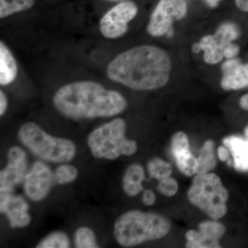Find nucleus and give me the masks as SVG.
Listing matches in <instances>:
<instances>
[{"label":"nucleus","instance_id":"1","mask_svg":"<svg viewBox=\"0 0 248 248\" xmlns=\"http://www.w3.org/2000/svg\"><path fill=\"white\" fill-rule=\"evenodd\" d=\"M170 71L168 54L149 45L134 47L121 53L107 67L111 80L138 91L163 87L169 81Z\"/></svg>","mask_w":248,"mask_h":248},{"label":"nucleus","instance_id":"2","mask_svg":"<svg viewBox=\"0 0 248 248\" xmlns=\"http://www.w3.org/2000/svg\"><path fill=\"white\" fill-rule=\"evenodd\" d=\"M53 104L62 115L78 120L118 115L127 102L117 91L94 81H81L60 88L54 95Z\"/></svg>","mask_w":248,"mask_h":248},{"label":"nucleus","instance_id":"3","mask_svg":"<svg viewBox=\"0 0 248 248\" xmlns=\"http://www.w3.org/2000/svg\"><path fill=\"white\" fill-rule=\"evenodd\" d=\"M169 220L157 214L130 210L122 214L114 225V237L124 247L138 246L146 241L161 239L169 234Z\"/></svg>","mask_w":248,"mask_h":248},{"label":"nucleus","instance_id":"4","mask_svg":"<svg viewBox=\"0 0 248 248\" xmlns=\"http://www.w3.org/2000/svg\"><path fill=\"white\" fill-rule=\"evenodd\" d=\"M18 138L32 154L44 161L69 162L76 155L74 142L52 136L34 122L23 124L18 132Z\"/></svg>","mask_w":248,"mask_h":248},{"label":"nucleus","instance_id":"5","mask_svg":"<svg viewBox=\"0 0 248 248\" xmlns=\"http://www.w3.org/2000/svg\"><path fill=\"white\" fill-rule=\"evenodd\" d=\"M126 124L116 118L91 132L87 139L91 153L97 159L115 160L122 155L131 156L138 151V143L125 137Z\"/></svg>","mask_w":248,"mask_h":248},{"label":"nucleus","instance_id":"6","mask_svg":"<svg viewBox=\"0 0 248 248\" xmlns=\"http://www.w3.org/2000/svg\"><path fill=\"white\" fill-rule=\"evenodd\" d=\"M190 203L213 219L224 217L228 210V191L214 173L197 174L187 192Z\"/></svg>","mask_w":248,"mask_h":248},{"label":"nucleus","instance_id":"7","mask_svg":"<svg viewBox=\"0 0 248 248\" xmlns=\"http://www.w3.org/2000/svg\"><path fill=\"white\" fill-rule=\"evenodd\" d=\"M187 11L186 0H160L151 15L147 31L153 37L172 32V23L183 19Z\"/></svg>","mask_w":248,"mask_h":248},{"label":"nucleus","instance_id":"8","mask_svg":"<svg viewBox=\"0 0 248 248\" xmlns=\"http://www.w3.org/2000/svg\"><path fill=\"white\" fill-rule=\"evenodd\" d=\"M138 12V6L133 1H122L116 5L101 19L99 23L101 32L107 38L122 37L126 33L128 23L133 20Z\"/></svg>","mask_w":248,"mask_h":248},{"label":"nucleus","instance_id":"9","mask_svg":"<svg viewBox=\"0 0 248 248\" xmlns=\"http://www.w3.org/2000/svg\"><path fill=\"white\" fill-rule=\"evenodd\" d=\"M239 35V29L234 24L225 23L220 26L215 35L203 37L199 45L204 51L205 62L210 64L221 62L227 47Z\"/></svg>","mask_w":248,"mask_h":248},{"label":"nucleus","instance_id":"10","mask_svg":"<svg viewBox=\"0 0 248 248\" xmlns=\"http://www.w3.org/2000/svg\"><path fill=\"white\" fill-rule=\"evenodd\" d=\"M7 165L0 172V193H13L15 187L27 175V154L22 148L14 146L8 152Z\"/></svg>","mask_w":248,"mask_h":248},{"label":"nucleus","instance_id":"11","mask_svg":"<svg viewBox=\"0 0 248 248\" xmlns=\"http://www.w3.org/2000/svg\"><path fill=\"white\" fill-rule=\"evenodd\" d=\"M53 179L50 168L42 161H36L24 178L26 195L33 202L45 200L51 190Z\"/></svg>","mask_w":248,"mask_h":248},{"label":"nucleus","instance_id":"12","mask_svg":"<svg viewBox=\"0 0 248 248\" xmlns=\"http://www.w3.org/2000/svg\"><path fill=\"white\" fill-rule=\"evenodd\" d=\"M29 210V204L21 196L0 193V212L7 217L11 228H25L30 224Z\"/></svg>","mask_w":248,"mask_h":248},{"label":"nucleus","instance_id":"13","mask_svg":"<svg viewBox=\"0 0 248 248\" xmlns=\"http://www.w3.org/2000/svg\"><path fill=\"white\" fill-rule=\"evenodd\" d=\"M171 150L178 169L183 174L187 177L197 174V158L190 152L188 138L186 133L177 132L173 135Z\"/></svg>","mask_w":248,"mask_h":248},{"label":"nucleus","instance_id":"14","mask_svg":"<svg viewBox=\"0 0 248 248\" xmlns=\"http://www.w3.org/2000/svg\"><path fill=\"white\" fill-rule=\"evenodd\" d=\"M221 86L226 91L248 86V63L241 64L238 60H228L222 66Z\"/></svg>","mask_w":248,"mask_h":248},{"label":"nucleus","instance_id":"15","mask_svg":"<svg viewBox=\"0 0 248 248\" xmlns=\"http://www.w3.org/2000/svg\"><path fill=\"white\" fill-rule=\"evenodd\" d=\"M232 155L235 169L241 172L248 171V140L232 136L223 140Z\"/></svg>","mask_w":248,"mask_h":248},{"label":"nucleus","instance_id":"16","mask_svg":"<svg viewBox=\"0 0 248 248\" xmlns=\"http://www.w3.org/2000/svg\"><path fill=\"white\" fill-rule=\"evenodd\" d=\"M145 178L144 169L141 165H130L125 171L122 181L124 192L130 197L138 195L143 190L142 183Z\"/></svg>","mask_w":248,"mask_h":248},{"label":"nucleus","instance_id":"17","mask_svg":"<svg viewBox=\"0 0 248 248\" xmlns=\"http://www.w3.org/2000/svg\"><path fill=\"white\" fill-rule=\"evenodd\" d=\"M17 75V62L8 47L0 43V84L6 86L16 79Z\"/></svg>","mask_w":248,"mask_h":248},{"label":"nucleus","instance_id":"18","mask_svg":"<svg viewBox=\"0 0 248 248\" xmlns=\"http://www.w3.org/2000/svg\"><path fill=\"white\" fill-rule=\"evenodd\" d=\"M217 166V159L214 153V143L208 140L204 143L197 158V174L208 173Z\"/></svg>","mask_w":248,"mask_h":248},{"label":"nucleus","instance_id":"19","mask_svg":"<svg viewBox=\"0 0 248 248\" xmlns=\"http://www.w3.org/2000/svg\"><path fill=\"white\" fill-rule=\"evenodd\" d=\"M34 4L35 0H0V17L31 9Z\"/></svg>","mask_w":248,"mask_h":248},{"label":"nucleus","instance_id":"20","mask_svg":"<svg viewBox=\"0 0 248 248\" xmlns=\"http://www.w3.org/2000/svg\"><path fill=\"white\" fill-rule=\"evenodd\" d=\"M71 247L69 237L66 233L55 231L50 233L41 240L37 248H68Z\"/></svg>","mask_w":248,"mask_h":248},{"label":"nucleus","instance_id":"21","mask_svg":"<svg viewBox=\"0 0 248 248\" xmlns=\"http://www.w3.org/2000/svg\"><path fill=\"white\" fill-rule=\"evenodd\" d=\"M74 244L78 248H99L94 231L86 226L77 229L74 234Z\"/></svg>","mask_w":248,"mask_h":248},{"label":"nucleus","instance_id":"22","mask_svg":"<svg viewBox=\"0 0 248 248\" xmlns=\"http://www.w3.org/2000/svg\"><path fill=\"white\" fill-rule=\"evenodd\" d=\"M147 167L151 177L157 179L158 181L170 177L172 172L171 165L159 157H154L150 160Z\"/></svg>","mask_w":248,"mask_h":248},{"label":"nucleus","instance_id":"23","mask_svg":"<svg viewBox=\"0 0 248 248\" xmlns=\"http://www.w3.org/2000/svg\"><path fill=\"white\" fill-rule=\"evenodd\" d=\"M186 238L187 242L186 247L190 248H220L219 243L211 241L201 232L190 230L186 234Z\"/></svg>","mask_w":248,"mask_h":248},{"label":"nucleus","instance_id":"24","mask_svg":"<svg viewBox=\"0 0 248 248\" xmlns=\"http://www.w3.org/2000/svg\"><path fill=\"white\" fill-rule=\"evenodd\" d=\"M78 174V170L75 166L70 164H62L55 170L54 179L60 185H65L76 181Z\"/></svg>","mask_w":248,"mask_h":248},{"label":"nucleus","instance_id":"25","mask_svg":"<svg viewBox=\"0 0 248 248\" xmlns=\"http://www.w3.org/2000/svg\"><path fill=\"white\" fill-rule=\"evenodd\" d=\"M199 228L201 232L203 233L208 239L217 242H218L226 232L224 226L215 221L202 222Z\"/></svg>","mask_w":248,"mask_h":248},{"label":"nucleus","instance_id":"26","mask_svg":"<svg viewBox=\"0 0 248 248\" xmlns=\"http://www.w3.org/2000/svg\"><path fill=\"white\" fill-rule=\"evenodd\" d=\"M158 190L166 197H173L179 190V184L175 179L169 177L159 181Z\"/></svg>","mask_w":248,"mask_h":248},{"label":"nucleus","instance_id":"27","mask_svg":"<svg viewBox=\"0 0 248 248\" xmlns=\"http://www.w3.org/2000/svg\"><path fill=\"white\" fill-rule=\"evenodd\" d=\"M142 202L148 206L154 205L156 202V195H155V192L151 190L143 191V195H142Z\"/></svg>","mask_w":248,"mask_h":248},{"label":"nucleus","instance_id":"28","mask_svg":"<svg viewBox=\"0 0 248 248\" xmlns=\"http://www.w3.org/2000/svg\"><path fill=\"white\" fill-rule=\"evenodd\" d=\"M239 52V47L234 44H231L226 48L224 53V57L226 58H232L236 56Z\"/></svg>","mask_w":248,"mask_h":248},{"label":"nucleus","instance_id":"29","mask_svg":"<svg viewBox=\"0 0 248 248\" xmlns=\"http://www.w3.org/2000/svg\"><path fill=\"white\" fill-rule=\"evenodd\" d=\"M8 108V99L2 91H0V115H4Z\"/></svg>","mask_w":248,"mask_h":248},{"label":"nucleus","instance_id":"30","mask_svg":"<svg viewBox=\"0 0 248 248\" xmlns=\"http://www.w3.org/2000/svg\"><path fill=\"white\" fill-rule=\"evenodd\" d=\"M218 158L222 161H226L229 159V153L228 149L224 146H220L218 148Z\"/></svg>","mask_w":248,"mask_h":248},{"label":"nucleus","instance_id":"31","mask_svg":"<svg viewBox=\"0 0 248 248\" xmlns=\"http://www.w3.org/2000/svg\"><path fill=\"white\" fill-rule=\"evenodd\" d=\"M235 3L241 11L248 13V0H235Z\"/></svg>","mask_w":248,"mask_h":248},{"label":"nucleus","instance_id":"32","mask_svg":"<svg viewBox=\"0 0 248 248\" xmlns=\"http://www.w3.org/2000/svg\"><path fill=\"white\" fill-rule=\"evenodd\" d=\"M240 105L245 110H248V94H245V95L241 98Z\"/></svg>","mask_w":248,"mask_h":248},{"label":"nucleus","instance_id":"33","mask_svg":"<svg viewBox=\"0 0 248 248\" xmlns=\"http://www.w3.org/2000/svg\"><path fill=\"white\" fill-rule=\"evenodd\" d=\"M205 1H207L209 6H211V7H216L221 0H205Z\"/></svg>","mask_w":248,"mask_h":248},{"label":"nucleus","instance_id":"34","mask_svg":"<svg viewBox=\"0 0 248 248\" xmlns=\"http://www.w3.org/2000/svg\"><path fill=\"white\" fill-rule=\"evenodd\" d=\"M201 50V48L200 47V45H199V44H197V45H194L193 46V51L195 52V53H199Z\"/></svg>","mask_w":248,"mask_h":248},{"label":"nucleus","instance_id":"35","mask_svg":"<svg viewBox=\"0 0 248 248\" xmlns=\"http://www.w3.org/2000/svg\"><path fill=\"white\" fill-rule=\"evenodd\" d=\"M245 133H246V135L248 138V125L247 127H246V130H245Z\"/></svg>","mask_w":248,"mask_h":248},{"label":"nucleus","instance_id":"36","mask_svg":"<svg viewBox=\"0 0 248 248\" xmlns=\"http://www.w3.org/2000/svg\"><path fill=\"white\" fill-rule=\"evenodd\" d=\"M108 1H118V0H108Z\"/></svg>","mask_w":248,"mask_h":248}]
</instances>
